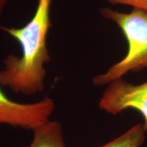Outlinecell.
<instances>
[{
    "label": "cell",
    "mask_w": 147,
    "mask_h": 147,
    "mask_svg": "<svg viewBox=\"0 0 147 147\" xmlns=\"http://www.w3.org/2000/svg\"><path fill=\"white\" fill-rule=\"evenodd\" d=\"M53 0H38L35 14L22 28L1 27L18 42L21 57L9 54L3 60L4 69L0 71V84L16 93L31 95L45 89V64L51 61L47 48V35L52 26L51 7Z\"/></svg>",
    "instance_id": "obj_1"
},
{
    "label": "cell",
    "mask_w": 147,
    "mask_h": 147,
    "mask_svg": "<svg viewBox=\"0 0 147 147\" xmlns=\"http://www.w3.org/2000/svg\"><path fill=\"white\" fill-rule=\"evenodd\" d=\"M100 13L120 27L127 40L128 52L105 74L93 78L92 82L96 86L109 84L129 71H139L147 67V11L134 8L127 14L104 8L100 10Z\"/></svg>",
    "instance_id": "obj_2"
},
{
    "label": "cell",
    "mask_w": 147,
    "mask_h": 147,
    "mask_svg": "<svg viewBox=\"0 0 147 147\" xmlns=\"http://www.w3.org/2000/svg\"><path fill=\"white\" fill-rule=\"evenodd\" d=\"M55 108L50 97L35 103H18L8 98L0 87V125L34 130L49 121Z\"/></svg>",
    "instance_id": "obj_3"
},
{
    "label": "cell",
    "mask_w": 147,
    "mask_h": 147,
    "mask_svg": "<svg viewBox=\"0 0 147 147\" xmlns=\"http://www.w3.org/2000/svg\"><path fill=\"white\" fill-rule=\"evenodd\" d=\"M99 107L113 115L129 108L137 110L144 117L147 129V82L134 85L121 78L110 82L101 97Z\"/></svg>",
    "instance_id": "obj_4"
},
{
    "label": "cell",
    "mask_w": 147,
    "mask_h": 147,
    "mask_svg": "<svg viewBox=\"0 0 147 147\" xmlns=\"http://www.w3.org/2000/svg\"><path fill=\"white\" fill-rule=\"evenodd\" d=\"M32 131L29 147H65L61 124L57 121H48Z\"/></svg>",
    "instance_id": "obj_5"
},
{
    "label": "cell",
    "mask_w": 147,
    "mask_h": 147,
    "mask_svg": "<svg viewBox=\"0 0 147 147\" xmlns=\"http://www.w3.org/2000/svg\"><path fill=\"white\" fill-rule=\"evenodd\" d=\"M144 125L134 126L122 136L101 147H139L145 139Z\"/></svg>",
    "instance_id": "obj_6"
},
{
    "label": "cell",
    "mask_w": 147,
    "mask_h": 147,
    "mask_svg": "<svg viewBox=\"0 0 147 147\" xmlns=\"http://www.w3.org/2000/svg\"><path fill=\"white\" fill-rule=\"evenodd\" d=\"M113 5L124 4L132 5L134 8L147 11V0H107Z\"/></svg>",
    "instance_id": "obj_7"
},
{
    "label": "cell",
    "mask_w": 147,
    "mask_h": 147,
    "mask_svg": "<svg viewBox=\"0 0 147 147\" xmlns=\"http://www.w3.org/2000/svg\"><path fill=\"white\" fill-rule=\"evenodd\" d=\"M8 1V0H0V16L2 14Z\"/></svg>",
    "instance_id": "obj_8"
}]
</instances>
